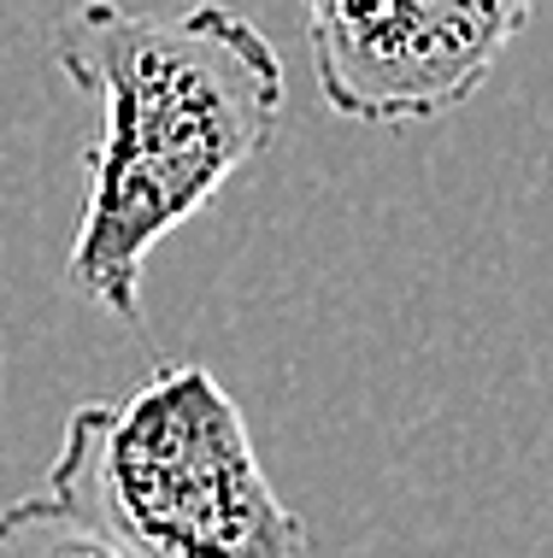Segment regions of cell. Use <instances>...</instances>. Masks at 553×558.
<instances>
[{
  "instance_id": "3957f363",
  "label": "cell",
  "mask_w": 553,
  "mask_h": 558,
  "mask_svg": "<svg viewBox=\"0 0 553 558\" xmlns=\"http://www.w3.org/2000/svg\"><path fill=\"white\" fill-rule=\"evenodd\" d=\"M324 107L348 124L407 130L483 88L536 0H301Z\"/></svg>"
},
{
  "instance_id": "7a4b0ae2",
  "label": "cell",
  "mask_w": 553,
  "mask_h": 558,
  "mask_svg": "<svg viewBox=\"0 0 553 558\" xmlns=\"http://www.w3.org/2000/svg\"><path fill=\"white\" fill-rule=\"evenodd\" d=\"M0 547L107 558H294L306 530L206 365H166L65 417L41 488L0 511Z\"/></svg>"
},
{
  "instance_id": "6da1fadb",
  "label": "cell",
  "mask_w": 553,
  "mask_h": 558,
  "mask_svg": "<svg viewBox=\"0 0 553 558\" xmlns=\"http://www.w3.org/2000/svg\"><path fill=\"white\" fill-rule=\"evenodd\" d=\"M53 59L100 100L65 282L124 329H142V270L154 247L272 147L282 59L260 24L218 0L189 12L77 0L53 24Z\"/></svg>"
}]
</instances>
